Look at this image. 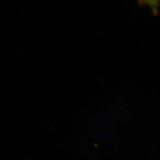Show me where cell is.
<instances>
[{
  "label": "cell",
  "instance_id": "cell-1",
  "mask_svg": "<svg viewBox=\"0 0 160 160\" xmlns=\"http://www.w3.org/2000/svg\"><path fill=\"white\" fill-rule=\"evenodd\" d=\"M138 2L141 6H146L150 7L154 15L157 16L158 14L160 0H138Z\"/></svg>",
  "mask_w": 160,
  "mask_h": 160
}]
</instances>
